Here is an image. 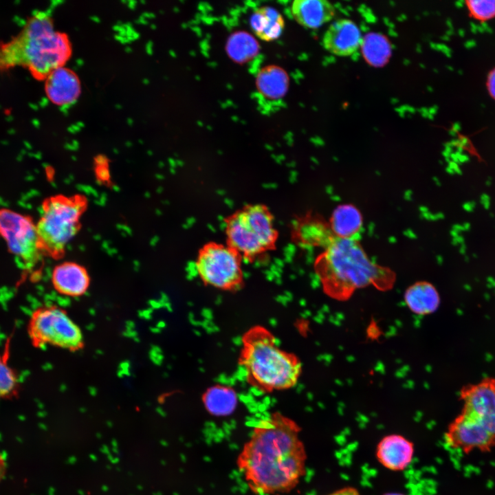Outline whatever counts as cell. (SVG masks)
Wrapping results in <instances>:
<instances>
[{
  "instance_id": "f1b7e54d",
  "label": "cell",
  "mask_w": 495,
  "mask_h": 495,
  "mask_svg": "<svg viewBox=\"0 0 495 495\" xmlns=\"http://www.w3.org/2000/svg\"><path fill=\"white\" fill-rule=\"evenodd\" d=\"M7 468L6 457L3 453H0V481L6 474Z\"/></svg>"
},
{
  "instance_id": "52a82bcc",
  "label": "cell",
  "mask_w": 495,
  "mask_h": 495,
  "mask_svg": "<svg viewBox=\"0 0 495 495\" xmlns=\"http://www.w3.org/2000/svg\"><path fill=\"white\" fill-rule=\"evenodd\" d=\"M243 261L241 255L226 243L208 241L199 250L195 267L204 285L235 292L244 285Z\"/></svg>"
},
{
  "instance_id": "8fae6325",
  "label": "cell",
  "mask_w": 495,
  "mask_h": 495,
  "mask_svg": "<svg viewBox=\"0 0 495 495\" xmlns=\"http://www.w3.org/2000/svg\"><path fill=\"white\" fill-rule=\"evenodd\" d=\"M292 241L302 248H326L336 237L328 221L318 214L308 212L298 216L291 228Z\"/></svg>"
},
{
  "instance_id": "ac0fdd59",
  "label": "cell",
  "mask_w": 495,
  "mask_h": 495,
  "mask_svg": "<svg viewBox=\"0 0 495 495\" xmlns=\"http://www.w3.org/2000/svg\"><path fill=\"white\" fill-rule=\"evenodd\" d=\"M404 301L412 313L424 316L432 314L438 309L440 296L432 284L418 281L407 288Z\"/></svg>"
},
{
  "instance_id": "484cf974",
  "label": "cell",
  "mask_w": 495,
  "mask_h": 495,
  "mask_svg": "<svg viewBox=\"0 0 495 495\" xmlns=\"http://www.w3.org/2000/svg\"><path fill=\"white\" fill-rule=\"evenodd\" d=\"M16 385L14 373L0 356V397L10 395L15 390Z\"/></svg>"
},
{
  "instance_id": "d6986e66",
  "label": "cell",
  "mask_w": 495,
  "mask_h": 495,
  "mask_svg": "<svg viewBox=\"0 0 495 495\" xmlns=\"http://www.w3.org/2000/svg\"><path fill=\"white\" fill-rule=\"evenodd\" d=\"M333 236L338 239H354L361 230L363 217L353 204L338 206L328 221Z\"/></svg>"
},
{
  "instance_id": "4fadbf2b",
  "label": "cell",
  "mask_w": 495,
  "mask_h": 495,
  "mask_svg": "<svg viewBox=\"0 0 495 495\" xmlns=\"http://www.w3.org/2000/svg\"><path fill=\"white\" fill-rule=\"evenodd\" d=\"M47 98L58 106H67L78 98L81 85L77 74L65 65L52 71L44 79Z\"/></svg>"
},
{
  "instance_id": "603a6c76",
  "label": "cell",
  "mask_w": 495,
  "mask_h": 495,
  "mask_svg": "<svg viewBox=\"0 0 495 495\" xmlns=\"http://www.w3.org/2000/svg\"><path fill=\"white\" fill-rule=\"evenodd\" d=\"M364 58L371 65L382 66L390 56L391 47L388 39L382 34L370 33L361 41Z\"/></svg>"
},
{
  "instance_id": "4316f807",
  "label": "cell",
  "mask_w": 495,
  "mask_h": 495,
  "mask_svg": "<svg viewBox=\"0 0 495 495\" xmlns=\"http://www.w3.org/2000/svg\"><path fill=\"white\" fill-rule=\"evenodd\" d=\"M485 87L489 97L495 102V65L485 75Z\"/></svg>"
},
{
  "instance_id": "ba28073f",
  "label": "cell",
  "mask_w": 495,
  "mask_h": 495,
  "mask_svg": "<svg viewBox=\"0 0 495 495\" xmlns=\"http://www.w3.org/2000/svg\"><path fill=\"white\" fill-rule=\"evenodd\" d=\"M0 236L10 252L21 258L31 270L36 267L44 254L36 224L28 216L9 209H0Z\"/></svg>"
},
{
  "instance_id": "9c48e42d",
  "label": "cell",
  "mask_w": 495,
  "mask_h": 495,
  "mask_svg": "<svg viewBox=\"0 0 495 495\" xmlns=\"http://www.w3.org/2000/svg\"><path fill=\"white\" fill-rule=\"evenodd\" d=\"M30 333L37 344H51L76 349L82 343L79 327L63 310L49 307L38 309L32 317Z\"/></svg>"
},
{
  "instance_id": "5b68a950",
  "label": "cell",
  "mask_w": 495,
  "mask_h": 495,
  "mask_svg": "<svg viewBox=\"0 0 495 495\" xmlns=\"http://www.w3.org/2000/svg\"><path fill=\"white\" fill-rule=\"evenodd\" d=\"M226 244L250 263L265 260L274 251L278 239L274 217L263 204H250L224 219Z\"/></svg>"
},
{
  "instance_id": "cb8c5ba5",
  "label": "cell",
  "mask_w": 495,
  "mask_h": 495,
  "mask_svg": "<svg viewBox=\"0 0 495 495\" xmlns=\"http://www.w3.org/2000/svg\"><path fill=\"white\" fill-rule=\"evenodd\" d=\"M258 46L253 38L245 33H236L231 36L227 45L230 56L237 61L251 58L257 52Z\"/></svg>"
},
{
  "instance_id": "6da1fadb",
  "label": "cell",
  "mask_w": 495,
  "mask_h": 495,
  "mask_svg": "<svg viewBox=\"0 0 495 495\" xmlns=\"http://www.w3.org/2000/svg\"><path fill=\"white\" fill-rule=\"evenodd\" d=\"M300 427L274 412L260 420L237 456L236 465L256 495L292 491L306 472L307 454Z\"/></svg>"
},
{
  "instance_id": "2e32d148",
  "label": "cell",
  "mask_w": 495,
  "mask_h": 495,
  "mask_svg": "<svg viewBox=\"0 0 495 495\" xmlns=\"http://www.w3.org/2000/svg\"><path fill=\"white\" fill-rule=\"evenodd\" d=\"M52 282L60 294L76 297L82 296L87 290L89 276L83 266L74 262L67 261L54 267Z\"/></svg>"
},
{
  "instance_id": "e0dca14e",
  "label": "cell",
  "mask_w": 495,
  "mask_h": 495,
  "mask_svg": "<svg viewBox=\"0 0 495 495\" xmlns=\"http://www.w3.org/2000/svg\"><path fill=\"white\" fill-rule=\"evenodd\" d=\"M291 12L295 20L308 28H318L335 15L333 6L326 0H296Z\"/></svg>"
},
{
  "instance_id": "f546056e",
  "label": "cell",
  "mask_w": 495,
  "mask_h": 495,
  "mask_svg": "<svg viewBox=\"0 0 495 495\" xmlns=\"http://www.w3.org/2000/svg\"><path fill=\"white\" fill-rule=\"evenodd\" d=\"M384 495H404V494H399V493H388V494H386Z\"/></svg>"
},
{
  "instance_id": "ffe728a7",
  "label": "cell",
  "mask_w": 495,
  "mask_h": 495,
  "mask_svg": "<svg viewBox=\"0 0 495 495\" xmlns=\"http://www.w3.org/2000/svg\"><path fill=\"white\" fill-rule=\"evenodd\" d=\"M202 402L209 414L223 417L235 411L238 405V396L232 388L223 384H216L204 393Z\"/></svg>"
},
{
  "instance_id": "7a4b0ae2",
  "label": "cell",
  "mask_w": 495,
  "mask_h": 495,
  "mask_svg": "<svg viewBox=\"0 0 495 495\" xmlns=\"http://www.w3.org/2000/svg\"><path fill=\"white\" fill-rule=\"evenodd\" d=\"M314 269L324 294L339 301L370 286L389 290L396 279L393 271L369 258L356 238H335L317 256Z\"/></svg>"
},
{
  "instance_id": "83f0119b",
  "label": "cell",
  "mask_w": 495,
  "mask_h": 495,
  "mask_svg": "<svg viewBox=\"0 0 495 495\" xmlns=\"http://www.w3.org/2000/svg\"><path fill=\"white\" fill-rule=\"evenodd\" d=\"M327 495H360L358 490L353 487H345L337 490Z\"/></svg>"
},
{
  "instance_id": "d4e9b609",
  "label": "cell",
  "mask_w": 495,
  "mask_h": 495,
  "mask_svg": "<svg viewBox=\"0 0 495 495\" xmlns=\"http://www.w3.org/2000/svg\"><path fill=\"white\" fill-rule=\"evenodd\" d=\"M464 7L475 21L485 23L495 19V0H466Z\"/></svg>"
},
{
  "instance_id": "7c38bea8",
  "label": "cell",
  "mask_w": 495,
  "mask_h": 495,
  "mask_svg": "<svg viewBox=\"0 0 495 495\" xmlns=\"http://www.w3.org/2000/svg\"><path fill=\"white\" fill-rule=\"evenodd\" d=\"M446 438L452 446L468 450L485 448L494 437L478 421L462 412L450 424Z\"/></svg>"
},
{
  "instance_id": "8992f818",
  "label": "cell",
  "mask_w": 495,
  "mask_h": 495,
  "mask_svg": "<svg viewBox=\"0 0 495 495\" xmlns=\"http://www.w3.org/2000/svg\"><path fill=\"white\" fill-rule=\"evenodd\" d=\"M87 207L81 195H56L45 200L41 215L36 224L44 254L60 258L78 232L80 218Z\"/></svg>"
},
{
  "instance_id": "5bb4252c",
  "label": "cell",
  "mask_w": 495,
  "mask_h": 495,
  "mask_svg": "<svg viewBox=\"0 0 495 495\" xmlns=\"http://www.w3.org/2000/svg\"><path fill=\"white\" fill-rule=\"evenodd\" d=\"M415 452L412 441L405 437L391 434L384 436L376 446L378 462L391 471H402L411 463Z\"/></svg>"
},
{
  "instance_id": "3957f363",
  "label": "cell",
  "mask_w": 495,
  "mask_h": 495,
  "mask_svg": "<svg viewBox=\"0 0 495 495\" xmlns=\"http://www.w3.org/2000/svg\"><path fill=\"white\" fill-rule=\"evenodd\" d=\"M71 51L67 35L55 29L49 14L38 11L28 17L14 36L0 43V72L21 67L34 78L44 80L65 65Z\"/></svg>"
},
{
  "instance_id": "277c9868",
  "label": "cell",
  "mask_w": 495,
  "mask_h": 495,
  "mask_svg": "<svg viewBox=\"0 0 495 495\" xmlns=\"http://www.w3.org/2000/svg\"><path fill=\"white\" fill-rule=\"evenodd\" d=\"M238 363L248 384L266 393L293 388L302 373L297 355L280 349L274 335L262 325L243 334Z\"/></svg>"
},
{
  "instance_id": "44dd1931",
  "label": "cell",
  "mask_w": 495,
  "mask_h": 495,
  "mask_svg": "<svg viewBox=\"0 0 495 495\" xmlns=\"http://www.w3.org/2000/svg\"><path fill=\"white\" fill-rule=\"evenodd\" d=\"M250 23L256 36L265 41L278 38L285 26L282 15L276 9L269 6L256 9L250 17Z\"/></svg>"
},
{
  "instance_id": "9a60e30c",
  "label": "cell",
  "mask_w": 495,
  "mask_h": 495,
  "mask_svg": "<svg viewBox=\"0 0 495 495\" xmlns=\"http://www.w3.org/2000/svg\"><path fill=\"white\" fill-rule=\"evenodd\" d=\"M361 32L357 25L349 19H338L326 30L324 47L329 52L341 56L354 54L361 45Z\"/></svg>"
},
{
  "instance_id": "7402d4cb",
  "label": "cell",
  "mask_w": 495,
  "mask_h": 495,
  "mask_svg": "<svg viewBox=\"0 0 495 495\" xmlns=\"http://www.w3.org/2000/svg\"><path fill=\"white\" fill-rule=\"evenodd\" d=\"M289 84L285 72L277 66H267L261 69L256 78L258 94L263 98L274 101L283 98Z\"/></svg>"
},
{
  "instance_id": "30bf717a",
  "label": "cell",
  "mask_w": 495,
  "mask_h": 495,
  "mask_svg": "<svg viewBox=\"0 0 495 495\" xmlns=\"http://www.w3.org/2000/svg\"><path fill=\"white\" fill-rule=\"evenodd\" d=\"M463 413L478 421L495 437V378H485L464 386L461 391Z\"/></svg>"
}]
</instances>
